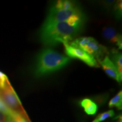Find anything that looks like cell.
<instances>
[{"label": "cell", "instance_id": "8fae6325", "mask_svg": "<svg viewBox=\"0 0 122 122\" xmlns=\"http://www.w3.org/2000/svg\"><path fill=\"white\" fill-rule=\"evenodd\" d=\"M109 107H115L117 109L122 110V92L120 91L118 94L110 101L109 103Z\"/></svg>", "mask_w": 122, "mask_h": 122}, {"label": "cell", "instance_id": "52a82bcc", "mask_svg": "<svg viewBox=\"0 0 122 122\" xmlns=\"http://www.w3.org/2000/svg\"><path fill=\"white\" fill-rule=\"evenodd\" d=\"M102 36L107 41L116 45L119 49H122V35L117 32V30L114 28L107 26L103 27L102 29Z\"/></svg>", "mask_w": 122, "mask_h": 122}, {"label": "cell", "instance_id": "30bf717a", "mask_svg": "<svg viewBox=\"0 0 122 122\" xmlns=\"http://www.w3.org/2000/svg\"><path fill=\"white\" fill-rule=\"evenodd\" d=\"M111 61L117 68L120 79H122V55L118 50L113 49L111 54Z\"/></svg>", "mask_w": 122, "mask_h": 122}, {"label": "cell", "instance_id": "7a4b0ae2", "mask_svg": "<svg viewBox=\"0 0 122 122\" xmlns=\"http://www.w3.org/2000/svg\"><path fill=\"white\" fill-rule=\"evenodd\" d=\"M71 61L67 57L51 49L42 50L36 58L34 75L37 77L47 75L66 66Z\"/></svg>", "mask_w": 122, "mask_h": 122}, {"label": "cell", "instance_id": "2e32d148", "mask_svg": "<svg viewBox=\"0 0 122 122\" xmlns=\"http://www.w3.org/2000/svg\"><path fill=\"white\" fill-rule=\"evenodd\" d=\"M0 122H13L10 115L0 111Z\"/></svg>", "mask_w": 122, "mask_h": 122}, {"label": "cell", "instance_id": "4fadbf2b", "mask_svg": "<svg viewBox=\"0 0 122 122\" xmlns=\"http://www.w3.org/2000/svg\"><path fill=\"white\" fill-rule=\"evenodd\" d=\"M122 1H118L115 2V6L114 7V11L115 13V16L118 19H120L122 17Z\"/></svg>", "mask_w": 122, "mask_h": 122}, {"label": "cell", "instance_id": "6da1fadb", "mask_svg": "<svg viewBox=\"0 0 122 122\" xmlns=\"http://www.w3.org/2000/svg\"><path fill=\"white\" fill-rule=\"evenodd\" d=\"M83 27L66 22L43 24L40 31V39L42 44L50 46L60 43L69 44Z\"/></svg>", "mask_w": 122, "mask_h": 122}, {"label": "cell", "instance_id": "5bb4252c", "mask_svg": "<svg viewBox=\"0 0 122 122\" xmlns=\"http://www.w3.org/2000/svg\"><path fill=\"white\" fill-rule=\"evenodd\" d=\"M9 115L11 117V118L13 119V122H31L27 121L26 119H25L24 118H23L21 115L14 112V111L10 110V114Z\"/></svg>", "mask_w": 122, "mask_h": 122}, {"label": "cell", "instance_id": "7c38bea8", "mask_svg": "<svg viewBox=\"0 0 122 122\" xmlns=\"http://www.w3.org/2000/svg\"><path fill=\"white\" fill-rule=\"evenodd\" d=\"M114 115H115V113H114V110H110L109 111L99 114L92 122H101L103 121V120H106V119L111 118V117H113Z\"/></svg>", "mask_w": 122, "mask_h": 122}, {"label": "cell", "instance_id": "3957f363", "mask_svg": "<svg viewBox=\"0 0 122 122\" xmlns=\"http://www.w3.org/2000/svg\"><path fill=\"white\" fill-rule=\"evenodd\" d=\"M72 46L79 48L94 57L99 62L102 61L107 53L105 46L99 44L94 38L91 37H81L70 42Z\"/></svg>", "mask_w": 122, "mask_h": 122}, {"label": "cell", "instance_id": "9a60e30c", "mask_svg": "<svg viewBox=\"0 0 122 122\" xmlns=\"http://www.w3.org/2000/svg\"><path fill=\"white\" fill-rule=\"evenodd\" d=\"M9 82L7 76L2 72L0 71V89L4 88Z\"/></svg>", "mask_w": 122, "mask_h": 122}, {"label": "cell", "instance_id": "5b68a950", "mask_svg": "<svg viewBox=\"0 0 122 122\" xmlns=\"http://www.w3.org/2000/svg\"><path fill=\"white\" fill-rule=\"evenodd\" d=\"M84 13L79 5L70 9H56L51 7L44 24L66 22L68 23Z\"/></svg>", "mask_w": 122, "mask_h": 122}, {"label": "cell", "instance_id": "ba28073f", "mask_svg": "<svg viewBox=\"0 0 122 122\" xmlns=\"http://www.w3.org/2000/svg\"><path fill=\"white\" fill-rule=\"evenodd\" d=\"M100 63L103 71L108 76L114 80H117L119 83L122 81V79L120 78L117 68L115 67L113 62L110 59L109 56H105L102 60L100 61Z\"/></svg>", "mask_w": 122, "mask_h": 122}, {"label": "cell", "instance_id": "277c9868", "mask_svg": "<svg viewBox=\"0 0 122 122\" xmlns=\"http://www.w3.org/2000/svg\"><path fill=\"white\" fill-rule=\"evenodd\" d=\"M0 98L9 109L21 115L27 121L30 122L10 82L4 88L0 89Z\"/></svg>", "mask_w": 122, "mask_h": 122}, {"label": "cell", "instance_id": "e0dca14e", "mask_svg": "<svg viewBox=\"0 0 122 122\" xmlns=\"http://www.w3.org/2000/svg\"><path fill=\"white\" fill-rule=\"evenodd\" d=\"M116 120H117V121L115 122H122V116L121 115H119L118 116V117H117V118H115Z\"/></svg>", "mask_w": 122, "mask_h": 122}, {"label": "cell", "instance_id": "9c48e42d", "mask_svg": "<svg viewBox=\"0 0 122 122\" xmlns=\"http://www.w3.org/2000/svg\"><path fill=\"white\" fill-rule=\"evenodd\" d=\"M80 104L88 115H94L98 109V106L97 104L89 98L83 99L80 101Z\"/></svg>", "mask_w": 122, "mask_h": 122}, {"label": "cell", "instance_id": "8992f818", "mask_svg": "<svg viewBox=\"0 0 122 122\" xmlns=\"http://www.w3.org/2000/svg\"><path fill=\"white\" fill-rule=\"evenodd\" d=\"M65 46V53L69 58L80 59L85 64L92 67H99L98 64L94 57L88 54L81 49L72 46L69 44H63Z\"/></svg>", "mask_w": 122, "mask_h": 122}]
</instances>
